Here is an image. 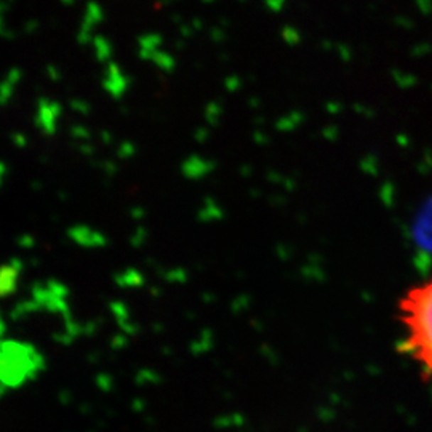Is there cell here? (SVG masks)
I'll list each match as a JSON object with an SVG mask.
<instances>
[{"label":"cell","mask_w":432,"mask_h":432,"mask_svg":"<svg viewBox=\"0 0 432 432\" xmlns=\"http://www.w3.org/2000/svg\"><path fill=\"white\" fill-rule=\"evenodd\" d=\"M0 104H2V103H0Z\"/></svg>","instance_id":"d4e9b609"},{"label":"cell","mask_w":432,"mask_h":432,"mask_svg":"<svg viewBox=\"0 0 432 432\" xmlns=\"http://www.w3.org/2000/svg\"><path fill=\"white\" fill-rule=\"evenodd\" d=\"M10 37V36H14V33H11L10 29H7V26H5V23H2L0 21V37Z\"/></svg>","instance_id":"44dd1931"},{"label":"cell","mask_w":432,"mask_h":432,"mask_svg":"<svg viewBox=\"0 0 432 432\" xmlns=\"http://www.w3.org/2000/svg\"><path fill=\"white\" fill-rule=\"evenodd\" d=\"M7 173H9L7 165H5L4 162H0V188H2V184L5 181V176H7Z\"/></svg>","instance_id":"d6986e66"},{"label":"cell","mask_w":432,"mask_h":432,"mask_svg":"<svg viewBox=\"0 0 432 432\" xmlns=\"http://www.w3.org/2000/svg\"><path fill=\"white\" fill-rule=\"evenodd\" d=\"M71 136L74 139H84V141H88V139H90V136H92V133L84 125H72L71 126Z\"/></svg>","instance_id":"7c38bea8"},{"label":"cell","mask_w":432,"mask_h":432,"mask_svg":"<svg viewBox=\"0 0 432 432\" xmlns=\"http://www.w3.org/2000/svg\"><path fill=\"white\" fill-rule=\"evenodd\" d=\"M143 282V277L135 269H129L124 276H120V284L122 285H139Z\"/></svg>","instance_id":"8fae6325"},{"label":"cell","mask_w":432,"mask_h":432,"mask_svg":"<svg viewBox=\"0 0 432 432\" xmlns=\"http://www.w3.org/2000/svg\"><path fill=\"white\" fill-rule=\"evenodd\" d=\"M101 136H103V141H104V143H111V141H112L109 133H103V135H101Z\"/></svg>","instance_id":"603a6c76"},{"label":"cell","mask_w":432,"mask_h":432,"mask_svg":"<svg viewBox=\"0 0 432 432\" xmlns=\"http://www.w3.org/2000/svg\"><path fill=\"white\" fill-rule=\"evenodd\" d=\"M151 63H154V65L157 66V69H161L162 72H170L171 69H173L175 66V60L173 56H171L168 52H165V50H158V52L152 56L151 58Z\"/></svg>","instance_id":"30bf717a"},{"label":"cell","mask_w":432,"mask_h":432,"mask_svg":"<svg viewBox=\"0 0 432 432\" xmlns=\"http://www.w3.org/2000/svg\"><path fill=\"white\" fill-rule=\"evenodd\" d=\"M163 48V40L158 34H146L141 36L138 40V53L143 60L151 61L158 50Z\"/></svg>","instance_id":"ba28073f"},{"label":"cell","mask_w":432,"mask_h":432,"mask_svg":"<svg viewBox=\"0 0 432 432\" xmlns=\"http://www.w3.org/2000/svg\"><path fill=\"white\" fill-rule=\"evenodd\" d=\"M63 116L61 103L50 98H40L37 101V109L34 116L36 126L45 136H53L58 130V122Z\"/></svg>","instance_id":"3957f363"},{"label":"cell","mask_w":432,"mask_h":432,"mask_svg":"<svg viewBox=\"0 0 432 432\" xmlns=\"http://www.w3.org/2000/svg\"><path fill=\"white\" fill-rule=\"evenodd\" d=\"M47 72H48V77L52 79V80H60V77H61L58 69L53 68V66H48V68H47Z\"/></svg>","instance_id":"e0dca14e"},{"label":"cell","mask_w":432,"mask_h":432,"mask_svg":"<svg viewBox=\"0 0 432 432\" xmlns=\"http://www.w3.org/2000/svg\"><path fill=\"white\" fill-rule=\"evenodd\" d=\"M79 149H80L82 152H84L85 156H90V154H93V148H92L90 144H80V146H79Z\"/></svg>","instance_id":"7402d4cb"},{"label":"cell","mask_w":432,"mask_h":432,"mask_svg":"<svg viewBox=\"0 0 432 432\" xmlns=\"http://www.w3.org/2000/svg\"><path fill=\"white\" fill-rule=\"evenodd\" d=\"M14 143L18 146V148H26L29 139L23 135V133H16V135H14Z\"/></svg>","instance_id":"2e32d148"},{"label":"cell","mask_w":432,"mask_h":432,"mask_svg":"<svg viewBox=\"0 0 432 432\" xmlns=\"http://www.w3.org/2000/svg\"><path fill=\"white\" fill-rule=\"evenodd\" d=\"M130 77L120 68L116 61H111L106 65L104 77H103V88L106 93L114 99H120L130 88Z\"/></svg>","instance_id":"277c9868"},{"label":"cell","mask_w":432,"mask_h":432,"mask_svg":"<svg viewBox=\"0 0 432 432\" xmlns=\"http://www.w3.org/2000/svg\"><path fill=\"white\" fill-rule=\"evenodd\" d=\"M34 28H37V23H31V24H26V31H33Z\"/></svg>","instance_id":"cb8c5ba5"},{"label":"cell","mask_w":432,"mask_h":432,"mask_svg":"<svg viewBox=\"0 0 432 432\" xmlns=\"http://www.w3.org/2000/svg\"><path fill=\"white\" fill-rule=\"evenodd\" d=\"M144 208H141V207H136V208H133L131 210V216L135 220H141V218H144Z\"/></svg>","instance_id":"ffe728a7"},{"label":"cell","mask_w":432,"mask_h":432,"mask_svg":"<svg viewBox=\"0 0 432 432\" xmlns=\"http://www.w3.org/2000/svg\"><path fill=\"white\" fill-rule=\"evenodd\" d=\"M399 320L405 328L400 349L432 377V277L405 291L397 303Z\"/></svg>","instance_id":"6da1fadb"},{"label":"cell","mask_w":432,"mask_h":432,"mask_svg":"<svg viewBox=\"0 0 432 432\" xmlns=\"http://www.w3.org/2000/svg\"><path fill=\"white\" fill-rule=\"evenodd\" d=\"M39 365V355L29 345L5 341L0 345V381L7 386H20Z\"/></svg>","instance_id":"7a4b0ae2"},{"label":"cell","mask_w":432,"mask_h":432,"mask_svg":"<svg viewBox=\"0 0 432 432\" xmlns=\"http://www.w3.org/2000/svg\"><path fill=\"white\" fill-rule=\"evenodd\" d=\"M21 269L23 263L20 259H11V261L0 266V298L10 296L16 290Z\"/></svg>","instance_id":"8992f818"},{"label":"cell","mask_w":432,"mask_h":432,"mask_svg":"<svg viewBox=\"0 0 432 432\" xmlns=\"http://www.w3.org/2000/svg\"><path fill=\"white\" fill-rule=\"evenodd\" d=\"M71 107H72V111L79 112V114H88V112H90V104H88L85 99H72L71 101Z\"/></svg>","instance_id":"5bb4252c"},{"label":"cell","mask_w":432,"mask_h":432,"mask_svg":"<svg viewBox=\"0 0 432 432\" xmlns=\"http://www.w3.org/2000/svg\"><path fill=\"white\" fill-rule=\"evenodd\" d=\"M144 239H146L144 227H138L136 232L133 234V237H131V244L133 245H141L144 242Z\"/></svg>","instance_id":"9a60e30c"},{"label":"cell","mask_w":432,"mask_h":432,"mask_svg":"<svg viewBox=\"0 0 432 432\" xmlns=\"http://www.w3.org/2000/svg\"><path fill=\"white\" fill-rule=\"evenodd\" d=\"M92 45L94 48V56L99 63L107 65V63L112 61V43L104 36H94Z\"/></svg>","instance_id":"9c48e42d"},{"label":"cell","mask_w":432,"mask_h":432,"mask_svg":"<svg viewBox=\"0 0 432 432\" xmlns=\"http://www.w3.org/2000/svg\"><path fill=\"white\" fill-rule=\"evenodd\" d=\"M103 11H101L98 7H94V5H90L87 10V15L84 18V23H82L80 31H79V42L80 43H92L94 36H93V29L98 26V24L103 21Z\"/></svg>","instance_id":"52a82bcc"},{"label":"cell","mask_w":432,"mask_h":432,"mask_svg":"<svg viewBox=\"0 0 432 432\" xmlns=\"http://www.w3.org/2000/svg\"><path fill=\"white\" fill-rule=\"evenodd\" d=\"M117 154L120 158H130L133 154H135V146H133V143L130 141H122L117 148Z\"/></svg>","instance_id":"4fadbf2b"},{"label":"cell","mask_w":432,"mask_h":432,"mask_svg":"<svg viewBox=\"0 0 432 432\" xmlns=\"http://www.w3.org/2000/svg\"><path fill=\"white\" fill-rule=\"evenodd\" d=\"M68 236L74 244L85 247V249H99V247H104L107 244V237L103 232L85 225L72 226L68 231Z\"/></svg>","instance_id":"5b68a950"},{"label":"cell","mask_w":432,"mask_h":432,"mask_svg":"<svg viewBox=\"0 0 432 432\" xmlns=\"http://www.w3.org/2000/svg\"><path fill=\"white\" fill-rule=\"evenodd\" d=\"M18 244H20L21 247H33L34 245V239L29 237V236H23L18 239Z\"/></svg>","instance_id":"ac0fdd59"}]
</instances>
